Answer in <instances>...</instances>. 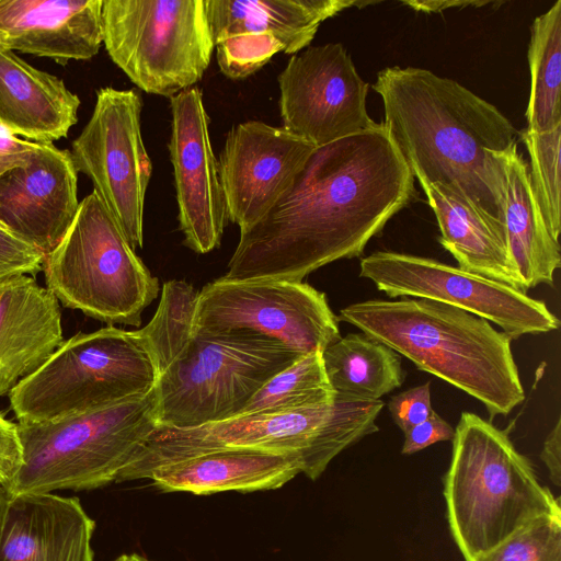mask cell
I'll use <instances>...</instances> for the list:
<instances>
[{"label":"cell","mask_w":561,"mask_h":561,"mask_svg":"<svg viewBox=\"0 0 561 561\" xmlns=\"http://www.w3.org/2000/svg\"><path fill=\"white\" fill-rule=\"evenodd\" d=\"M451 440L444 496L453 538L466 561L541 516L561 515L559 499L539 483L505 431L462 412Z\"/></svg>","instance_id":"4"},{"label":"cell","mask_w":561,"mask_h":561,"mask_svg":"<svg viewBox=\"0 0 561 561\" xmlns=\"http://www.w3.org/2000/svg\"><path fill=\"white\" fill-rule=\"evenodd\" d=\"M529 154V181L545 224L559 240L561 230V125L547 133L527 128L519 133Z\"/></svg>","instance_id":"30"},{"label":"cell","mask_w":561,"mask_h":561,"mask_svg":"<svg viewBox=\"0 0 561 561\" xmlns=\"http://www.w3.org/2000/svg\"><path fill=\"white\" fill-rule=\"evenodd\" d=\"M504 216L508 251L527 291L540 284L552 286L561 263L559 240L548 230L517 144L503 154Z\"/></svg>","instance_id":"25"},{"label":"cell","mask_w":561,"mask_h":561,"mask_svg":"<svg viewBox=\"0 0 561 561\" xmlns=\"http://www.w3.org/2000/svg\"><path fill=\"white\" fill-rule=\"evenodd\" d=\"M194 327L249 332L300 355L323 352L341 337L325 295L286 279L220 277L205 285L198 291Z\"/></svg>","instance_id":"12"},{"label":"cell","mask_w":561,"mask_h":561,"mask_svg":"<svg viewBox=\"0 0 561 561\" xmlns=\"http://www.w3.org/2000/svg\"><path fill=\"white\" fill-rule=\"evenodd\" d=\"M81 101L64 80L0 49V126L39 144L67 137Z\"/></svg>","instance_id":"22"},{"label":"cell","mask_w":561,"mask_h":561,"mask_svg":"<svg viewBox=\"0 0 561 561\" xmlns=\"http://www.w3.org/2000/svg\"><path fill=\"white\" fill-rule=\"evenodd\" d=\"M64 342L57 298L34 277L0 282V397L36 371Z\"/></svg>","instance_id":"20"},{"label":"cell","mask_w":561,"mask_h":561,"mask_svg":"<svg viewBox=\"0 0 561 561\" xmlns=\"http://www.w3.org/2000/svg\"><path fill=\"white\" fill-rule=\"evenodd\" d=\"M159 376L139 330L107 325L64 341L10 392V407L19 423L54 421L145 396Z\"/></svg>","instance_id":"7"},{"label":"cell","mask_w":561,"mask_h":561,"mask_svg":"<svg viewBox=\"0 0 561 561\" xmlns=\"http://www.w3.org/2000/svg\"><path fill=\"white\" fill-rule=\"evenodd\" d=\"M9 504V495L7 491L0 486V540L2 536V529L4 525L5 514Z\"/></svg>","instance_id":"39"},{"label":"cell","mask_w":561,"mask_h":561,"mask_svg":"<svg viewBox=\"0 0 561 561\" xmlns=\"http://www.w3.org/2000/svg\"><path fill=\"white\" fill-rule=\"evenodd\" d=\"M455 430L434 410L422 423L404 432L402 454L411 455L435 443L451 440Z\"/></svg>","instance_id":"34"},{"label":"cell","mask_w":561,"mask_h":561,"mask_svg":"<svg viewBox=\"0 0 561 561\" xmlns=\"http://www.w3.org/2000/svg\"><path fill=\"white\" fill-rule=\"evenodd\" d=\"M370 433L363 405L335 399L331 404L291 412L240 414L196 427L158 425L138 446L116 482L147 479L165 463L230 448L291 454L301 473L318 479L342 450Z\"/></svg>","instance_id":"5"},{"label":"cell","mask_w":561,"mask_h":561,"mask_svg":"<svg viewBox=\"0 0 561 561\" xmlns=\"http://www.w3.org/2000/svg\"><path fill=\"white\" fill-rule=\"evenodd\" d=\"M300 356L261 335L194 327L184 347L160 373L158 425L188 428L236 416Z\"/></svg>","instance_id":"8"},{"label":"cell","mask_w":561,"mask_h":561,"mask_svg":"<svg viewBox=\"0 0 561 561\" xmlns=\"http://www.w3.org/2000/svg\"><path fill=\"white\" fill-rule=\"evenodd\" d=\"M373 88L414 178L448 188L503 225V154L519 135L512 123L459 82L423 68L387 67Z\"/></svg>","instance_id":"2"},{"label":"cell","mask_w":561,"mask_h":561,"mask_svg":"<svg viewBox=\"0 0 561 561\" xmlns=\"http://www.w3.org/2000/svg\"><path fill=\"white\" fill-rule=\"evenodd\" d=\"M94 528L78 497L54 493L9 496L0 561H93Z\"/></svg>","instance_id":"19"},{"label":"cell","mask_w":561,"mask_h":561,"mask_svg":"<svg viewBox=\"0 0 561 561\" xmlns=\"http://www.w3.org/2000/svg\"><path fill=\"white\" fill-rule=\"evenodd\" d=\"M314 149L282 126L234 125L217 160L228 220L240 231L256 224L291 187Z\"/></svg>","instance_id":"15"},{"label":"cell","mask_w":561,"mask_h":561,"mask_svg":"<svg viewBox=\"0 0 561 561\" xmlns=\"http://www.w3.org/2000/svg\"><path fill=\"white\" fill-rule=\"evenodd\" d=\"M113 561H150L146 558H144L140 554H137V553H125V554H122L119 557H117L115 560Z\"/></svg>","instance_id":"40"},{"label":"cell","mask_w":561,"mask_h":561,"mask_svg":"<svg viewBox=\"0 0 561 561\" xmlns=\"http://www.w3.org/2000/svg\"><path fill=\"white\" fill-rule=\"evenodd\" d=\"M102 35L135 85L167 98L194 87L215 49L205 0H103Z\"/></svg>","instance_id":"10"},{"label":"cell","mask_w":561,"mask_h":561,"mask_svg":"<svg viewBox=\"0 0 561 561\" xmlns=\"http://www.w3.org/2000/svg\"><path fill=\"white\" fill-rule=\"evenodd\" d=\"M277 81L282 127L316 148L377 125L366 108L369 84L341 43L291 55Z\"/></svg>","instance_id":"14"},{"label":"cell","mask_w":561,"mask_h":561,"mask_svg":"<svg viewBox=\"0 0 561 561\" xmlns=\"http://www.w3.org/2000/svg\"><path fill=\"white\" fill-rule=\"evenodd\" d=\"M45 255L0 222V282L36 275L43 270Z\"/></svg>","instance_id":"32"},{"label":"cell","mask_w":561,"mask_h":561,"mask_svg":"<svg viewBox=\"0 0 561 561\" xmlns=\"http://www.w3.org/2000/svg\"><path fill=\"white\" fill-rule=\"evenodd\" d=\"M77 184L78 171L70 151L39 144L27 165L0 179V222L47 255L77 215Z\"/></svg>","instance_id":"17"},{"label":"cell","mask_w":561,"mask_h":561,"mask_svg":"<svg viewBox=\"0 0 561 561\" xmlns=\"http://www.w3.org/2000/svg\"><path fill=\"white\" fill-rule=\"evenodd\" d=\"M23 465L18 425L0 414V486L5 488Z\"/></svg>","instance_id":"35"},{"label":"cell","mask_w":561,"mask_h":561,"mask_svg":"<svg viewBox=\"0 0 561 561\" xmlns=\"http://www.w3.org/2000/svg\"><path fill=\"white\" fill-rule=\"evenodd\" d=\"M299 473L298 458L291 454L230 448L165 463L153 469L147 479L163 492L208 495L274 490Z\"/></svg>","instance_id":"21"},{"label":"cell","mask_w":561,"mask_h":561,"mask_svg":"<svg viewBox=\"0 0 561 561\" xmlns=\"http://www.w3.org/2000/svg\"><path fill=\"white\" fill-rule=\"evenodd\" d=\"M335 398L375 401L403 382L400 356L364 333L340 337L322 352Z\"/></svg>","instance_id":"26"},{"label":"cell","mask_w":561,"mask_h":561,"mask_svg":"<svg viewBox=\"0 0 561 561\" xmlns=\"http://www.w3.org/2000/svg\"><path fill=\"white\" fill-rule=\"evenodd\" d=\"M337 319L479 400L491 419L525 399L512 340L485 319L423 298L355 302Z\"/></svg>","instance_id":"3"},{"label":"cell","mask_w":561,"mask_h":561,"mask_svg":"<svg viewBox=\"0 0 561 561\" xmlns=\"http://www.w3.org/2000/svg\"><path fill=\"white\" fill-rule=\"evenodd\" d=\"M197 297L198 291L184 280L165 282L156 313L139 330L157 359L160 373L176 357L193 333Z\"/></svg>","instance_id":"29"},{"label":"cell","mask_w":561,"mask_h":561,"mask_svg":"<svg viewBox=\"0 0 561 561\" xmlns=\"http://www.w3.org/2000/svg\"><path fill=\"white\" fill-rule=\"evenodd\" d=\"M415 193L383 123L318 147L279 202L240 231L222 277L302 282L331 262L362 255Z\"/></svg>","instance_id":"1"},{"label":"cell","mask_w":561,"mask_h":561,"mask_svg":"<svg viewBox=\"0 0 561 561\" xmlns=\"http://www.w3.org/2000/svg\"><path fill=\"white\" fill-rule=\"evenodd\" d=\"M141 110L135 90L99 89L91 117L70 151L77 171L91 180L134 249L144 243L145 198L152 173L141 136Z\"/></svg>","instance_id":"11"},{"label":"cell","mask_w":561,"mask_h":561,"mask_svg":"<svg viewBox=\"0 0 561 561\" xmlns=\"http://www.w3.org/2000/svg\"><path fill=\"white\" fill-rule=\"evenodd\" d=\"M335 393L322 352L306 354L273 376L238 414L280 413L331 404Z\"/></svg>","instance_id":"28"},{"label":"cell","mask_w":561,"mask_h":561,"mask_svg":"<svg viewBox=\"0 0 561 561\" xmlns=\"http://www.w3.org/2000/svg\"><path fill=\"white\" fill-rule=\"evenodd\" d=\"M528 64L527 129L547 133L561 125V0L534 20Z\"/></svg>","instance_id":"27"},{"label":"cell","mask_w":561,"mask_h":561,"mask_svg":"<svg viewBox=\"0 0 561 561\" xmlns=\"http://www.w3.org/2000/svg\"><path fill=\"white\" fill-rule=\"evenodd\" d=\"M103 0H0V49L66 65L103 44Z\"/></svg>","instance_id":"18"},{"label":"cell","mask_w":561,"mask_h":561,"mask_svg":"<svg viewBox=\"0 0 561 561\" xmlns=\"http://www.w3.org/2000/svg\"><path fill=\"white\" fill-rule=\"evenodd\" d=\"M388 408L392 420L403 433L422 423L433 411L431 383L425 382L393 396Z\"/></svg>","instance_id":"33"},{"label":"cell","mask_w":561,"mask_h":561,"mask_svg":"<svg viewBox=\"0 0 561 561\" xmlns=\"http://www.w3.org/2000/svg\"><path fill=\"white\" fill-rule=\"evenodd\" d=\"M39 144L23 140L0 126V179L8 172L27 165Z\"/></svg>","instance_id":"36"},{"label":"cell","mask_w":561,"mask_h":561,"mask_svg":"<svg viewBox=\"0 0 561 561\" xmlns=\"http://www.w3.org/2000/svg\"><path fill=\"white\" fill-rule=\"evenodd\" d=\"M561 419L558 417L554 427L545 439L540 454L541 460L545 462L549 477L553 484L560 486L561 482Z\"/></svg>","instance_id":"37"},{"label":"cell","mask_w":561,"mask_h":561,"mask_svg":"<svg viewBox=\"0 0 561 561\" xmlns=\"http://www.w3.org/2000/svg\"><path fill=\"white\" fill-rule=\"evenodd\" d=\"M359 267V276L390 298L410 296L459 308L495 323L511 340L560 325L542 300L433 259L377 251L362 259Z\"/></svg>","instance_id":"13"},{"label":"cell","mask_w":561,"mask_h":561,"mask_svg":"<svg viewBox=\"0 0 561 561\" xmlns=\"http://www.w3.org/2000/svg\"><path fill=\"white\" fill-rule=\"evenodd\" d=\"M156 387L145 396L41 423H18L23 465L9 496L90 491L116 482L158 426Z\"/></svg>","instance_id":"6"},{"label":"cell","mask_w":561,"mask_h":561,"mask_svg":"<svg viewBox=\"0 0 561 561\" xmlns=\"http://www.w3.org/2000/svg\"><path fill=\"white\" fill-rule=\"evenodd\" d=\"M47 289L66 308L108 325L139 327L158 296L152 276L94 191L56 248L45 255Z\"/></svg>","instance_id":"9"},{"label":"cell","mask_w":561,"mask_h":561,"mask_svg":"<svg viewBox=\"0 0 561 561\" xmlns=\"http://www.w3.org/2000/svg\"><path fill=\"white\" fill-rule=\"evenodd\" d=\"M169 141L179 227L184 243L204 254L219 247L228 221L203 93L192 87L170 98Z\"/></svg>","instance_id":"16"},{"label":"cell","mask_w":561,"mask_h":561,"mask_svg":"<svg viewBox=\"0 0 561 561\" xmlns=\"http://www.w3.org/2000/svg\"><path fill=\"white\" fill-rule=\"evenodd\" d=\"M403 4L411 7L415 11L422 12H442L449 8L455 7H467V5H476L481 7L488 1H459V0H410L402 1Z\"/></svg>","instance_id":"38"},{"label":"cell","mask_w":561,"mask_h":561,"mask_svg":"<svg viewBox=\"0 0 561 561\" xmlns=\"http://www.w3.org/2000/svg\"><path fill=\"white\" fill-rule=\"evenodd\" d=\"M473 561H561V515L533 520Z\"/></svg>","instance_id":"31"},{"label":"cell","mask_w":561,"mask_h":561,"mask_svg":"<svg viewBox=\"0 0 561 561\" xmlns=\"http://www.w3.org/2000/svg\"><path fill=\"white\" fill-rule=\"evenodd\" d=\"M440 230V244L463 271L526 293L512 261L504 226L439 184L420 182Z\"/></svg>","instance_id":"24"},{"label":"cell","mask_w":561,"mask_h":561,"mask_svg":"<svg viewBox=\"0 0 561 561\" xmlns=\"http://www.w3.org/2000/svg\"><path fill=\"white\" fill-rule=\"evenodd\" d=\"M354 0H205L214 43L234 35L270 42L294 55L313 39L320 24L351 7Z\"/></svg>","instance_id":"23"}]
</instances>
